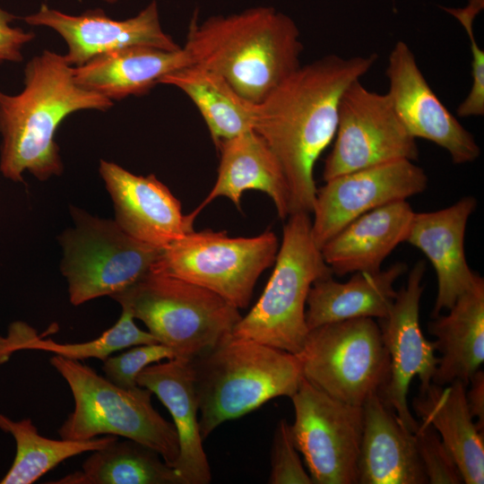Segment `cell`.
I'll use <instances>...</instances> for the list:
<instances>
[{
    "instance_id": "20",
    "label": "cell",
    "mask_w": 484,
    "mask_h": 484,
    "mask_svg": "<svg viewBox=\"0 0 484 484\" xmlns=\"http://www.w3.org/2000/svg\"><path fill=\"white\" fill-rule=\"evenodd\" d=\"M220 158L216 182L204 200L190 213L198 214L217 197L229 198L238 209L246 190H258L273 202L278 216H290V194L282 168L265 141L248 130L221 142L217 147Z\"/></svg>"
},
{
    "instance_id": "7",
    "label": "cell",
    "mask_w": 484,
    "mask_h": 484,
    "mask_svg": "<svg viewBox=\"0 0 484 484\" xmlns=\"http://www.w3.org/2000/svg\"><path fill=\"white\" fill-rule=\"evenodd\" d=\"M307 212L287 218L272 273L258 301L235 325L232 334L297 354L308 328L306 307L309 290L333 276L311 231Z\"/></svg>"
},
{
    "instance_id": "32",
    "label": "cell",
    "mask_w": 484,
    "mask_h": 484,
    "mask_svg": "<svg viewBox=\"0 0 484 484\" xmlns=\"http://www.w3.org/2000/svg\"><path fill=\"white\" fill-rule=\"evenodd\" d=\"M174 353L161 343L136 345L103 361L105 377L116 385L133 389L138 386L136 378L151 364L174 359Z\"/></svg>"
},
{
    "instance_id": "30",
    "label": "cell",
    "mask_w": 484,
    "mask_h": 484,
    "mask_svg": "<svg viewBox=\"0 0 484 484\" xmlns=\"http://www.w3.org/2000/svg\"><path fill=\"white\" fill-rule=\"evenodd\" d=\"M152 343L159 342L148 331L135 324L127 310L122 309L116 324L96 339L80 343H59L37 335L27 343L25 350L48 351L74 360L98 359L104 361L116 351Z\"/></svg>"
},
{
    "instance_id": "35",
    "label": "cell",
    "mask_w": 484,
    "mask_h": 484,
    "mask_svg": "<svg viewBox=\"0 0 484 484\" xmlns=\"http://www.w3.org/2000/svg\"><path fill=\"white\" fill-rule=\"evenodd\" d=\"M17 17L0 7V64L20 63L23 59V47L34 40L36 35L11 22Z\"/></svg>"
},
{
    "instance_id": "19",
    "label": "cell",
    "mask_w": 484,
    "mask_h": 484,
    "mask_svg": "<svg viewBox=\"0 0 484 484\" xmlns=\"http://www.w3.org/2000/svg\"><path fill=\"white\" fill-rule=\"evenodd\" d=\"M169 411L178 438V455L172 467L183 484H208L210 464L199 428L198 400L191 362L177 358L143 368L136 378Z\"/></svg>"
},
{
    "instance_id": "21",
    "label": "cell",
    "mask_w": 484,
    "mask_h": 484,
    "mask_svg": "<svg viewBox=\"0 0 484 484\" xmlns=\"http://www.w3.org/2000/svg\"><path fill=\"white\" fill-rule=\"evenodd\" d=\"M363 408L358 462L359 484H427L414 434L406 430L380 393Z\"/></svg>"
},
{
    "instance_id": "12",
    "label": "cell",
    "mask_w": 484,
    "mask_h": 484,
    "mask_svg": "<svg viewBox=\"0 0 484 484\" xmlns=\"http://www.w3.org/2000/svg\"><path fill=\"white\" fill-rule=\"evenodd\" d=\"M333 149L323 179L373 166L419 158L416 139L402 122L390 97L367 89L360 80L343 92Z\"/></svg>"
},
{
    "instance_id": "18",
    "label": "cell",
    "mask_w": 484,
    "mask_h": 484,
    "mask_svg": "<svg viewBox=\"0 0 484 484\" xmlns=\"http://www.w3.org/2000/svg\"><path fill=\"white\" fill-rule=\"evenodd\" d=\"M476 207L473 196H464L446 208L412 216L405 242L423 252L435 269L437 294L433 317L448 310L478 276L464 252L467 222Z\"/></svg>"
},
{
    "instance_id": "4",
    "label": "cell",
    "mask_w": 484,
    "mask_h": 484,
    "mask_svg": "<svg viewBox=\"0 0 484 484\" xmlns=\"http://www.w3.org/2000/svg\"><path fill=\"white\" fill-rule=\"evenodd\" d=\"M190 362L203 440L273 398H290L303 378L295 354L232 333Z\"/></svg>"
},
{
    "instance_id": "5",
    "label": "cell",
    "mask_w": 484,
    "mask_h": 484,
    "mask_svg": "<svg viewBox=\"0 0 484 484\" xmlns=\"http://www.w3.org/2000/svg\"><path fill=\"white\" fill-rule=\"evenodd\" d=\"M49 362L68 384L74 402L57 430L61 438L122 436L154 449L173 465L179 450L177 434L174 424L152 406L149 389L119 387L80 360L54 355Z\"/></svg>"
},
{
    "instance_id": "26",
    "label": "cell",
    "mask_w": 484,
    "mask_h": 484,
    "mask_svg": "<svg viewBox=\"0 0 484 484\" xmlns=\"http://www.w3.org/2000/svg\"><path fill=\"white\" fill-rule=\"evenodd\" d=\"M467 385L431 383L412 402L420 422L432 426L454 457L466 484L484 482L483 431L473 422L466 400Z\"/></svg>"
},
{
    "instance_id": "3",
    "label": "cell",
    "mask_w": 484,
    "mask_h": 484,
    "mask_svg": "<svg viewBox=\"0 0 484 484\" xmlns=\"http://www.w3.org/2000/svg\"><path fill=\"white\" fill-rule=\"evenodd\" d=\"M182 48L189 65L219 73L258 104L301 65L303 44L290 16L257 6L200 22L194 15Z\"/></svg>"
},
{
    "instance_id": "11",
    "label": "cell",
    "mask_w": 484,
    "mask_h": 484,
    "mask_svg": "<svg viewBox=\"0 0 484 484\" xmlns=\"http://www.w3.org/2000/svg\"><path fill=\"white\" fill-rule=\"evenodd\" d=\"M296 448L313 483L357 484L363 408L339 401L302 378L290 397Z\"/></svg>"
},
{
    "instance_id": "1",
    "label": "cell",
    "mask_w": 484,
    "mask_h": 484,
    "mask_svg": "<svg viewBox=\"0 0 484 484\" xmlns=\"http://www.w3.org/2000/svg\"><path fill=\"white\" fill-rule=\"evenodd\" d=\"M376 60V53L348 58L325 56L300 65L256 104L254 130L282 168L290 215L312 212L317 190L314 168L334 139L341 98Z\"/></svg>"
},
{
    "instance_id": "9",
    "label": "cell",
    "mask_w": 484,
    "mask_h": 484,
    "mask_svg": "<svg viewBox=\"0 0 484 484\" xmlns=\"http://www.w3.org/2000/svg\"><path fill=\"white\" fill-rule=\"evenodd\" d=\"M279 246L271 230L236 238L194 230L162 248L151 272L205 288L244 309L260 275L274 264Z\"/></svg>"
},
{
    "instance_id": "15",
    "label": "cell",
    "mask_w": 484,
    "mask_h": 484,
    "mask_svg": "<svg viewBox=\"0 0 484 484\" xmlns=\"http://www.w3.org/2000/svg\"><path fill=\"white\" fill-rule=\"evenodd\" d=\"M385 73L387 94L415 139L422 138L445 149L454 164L472 162L480 157L475 138L433 91L405 42L400 40L393 48Z\"/></svg>"
},
{
    "instance_id": "28",
    "label": "cell",
    "mask_w": 484,
    "mask_h": 484,
    "mask_svg": "<svg viewBox=\"0 0 484 484\" xmlns=\"http://www.w3.org/2000/svg\"><path fill=\"white\" fill-rule=\"evenodd\" d=\"M48 483L183 484V481L154 449L126 438L93 451L81 471Z\"/></svg>"
},
{
    "instance_id": "29",
    "label": "cell",
    "mask_w": 484,
    "mask_h": 484,
    "mask_svg": "<svg viewBox=\"0 0 484 484\" xmlns=\"http://www.w3.org/2000/svg\"><path fill=\"white\" fill-rule=\"evenodd\" d=\"M0 429L13 436L14 460L0 484H31L60 462L86 452L106 447L118 439L113 435L86 440L51 439L39 434L31 419L14 421L0 414Z\"/></svg>"
},
{
    "instance_id": "38",
    "label": "cell",
    "mask_w": 484,
    "mask_h": 484,
    "mask_svg": "<svg viewBox=\"0 0 484 484\" xmlns=\"http://www.w3.org/2000/svg\"><path fill=\"white\" fill-rule=\"evenodd\" d=\"M484 0H470L464 8H445L444 10L456 18L464 28L466 32L473 30V21L477 14L483 9Z\"/></svg>"
},
{
    "instance_id": "16",
    "label": "cell",
    "mask_w": 484,
    "mask_h": 484,
    "mask_svg": "<svg viewBox=\"0 0 484 484\" xmlns=\"http://www.w3.org/2000/svg\"><path fill=\"white\" fill-rule=\"evenodd\" d=\"M23 21L31 26L48 27L58 33L67 46L64 57L73 67L127 47L146 46L167 51L182 48L163 30L156 0L125 20L112 19L99 8L72 15L42 4L38 12L25 16Z\"/></svg>"
},
{
    "instance_id": "2",
    "label": "cell",
    "mask_w": 484,
    "mask_h": 484,
    "mask_svg": "<svg viewBox=\"0 0 484 484\" xmlns=\"http://www.w3.org/2000/svg\"><path fill=\"white\" fill-rule=\"evenodd\" d=\"M23 75L19 93L0 91V172L13 182H23L26 171L46 181L64 171L56 142L61 123L81 110L107 111L114 102L79 86L73 67L54 51L30 59Z\"/></svg>"
},
{
    "instance_id": "6",
    "label": "cell",
    "mask_w": 484,
    "mask_h": 484,
    "mask_svg": "<svg viewBox=\"0 0 484 484\" xmlns=\"http://www.w3.org/2000/svg\"><path fill=\"white\" fill-rule=\"evenodd\" d=\"M111 298L142 321L175 358L187 361L232 333L242 316L238 308L218 294L154 272Z\"/></svg>"
},
{
    "instance_id": "14",
    "label": "cell",
    "mask_w": 484,
    "mask_h": 484,
    "mask_svg": "<svg viewBox=\"0 0 484 484\" xmlns=\"http://www.w3.org/2000/svg\"><path fill=\"white\" fill-rule=\"evenodd\" d=\"M425 170L409 160L391 161L333 177L316 190L311 231L321 247L359 216L406 200L428 186Z\"/></svg>"
},
{
    "instance_id": "27",
    "label": "cell",
    "mask_w": 484,
    "mask_h": 484,
    "mask_svg": "<svg viewBox=\"0 0 484 484\" xmlns=\"http://www.w3.org/2000/svg\"><path fill=\"white\" fill-rule=\"evenodd\" d=\"M159 83L179 89L194 102L217 147L221 142L254 130L255 108L221 75L188 65L163 75Z\"/></svg>"
},
{
    "instance_id": "33",
    "label": "cell",
    "mask_w": 484,
    "mask_h": 484,
    "mask_svg": "<svg viewBox=\"0 0 484 484\" xmlns=\"http://www.w3.org/2000/svg\"><path fill=\"white\" fill-rule=\"evenodd\" d=\"M295 446L290 424L282 419L275 428L271 449L270 484H313Z\"/></svg>"
},
{
    "instance_id": "37",
    "label": "cell",
    "mask_w": 484,
    "mask_h": 484,
    "mask_svg": "<svg viewBox=\"0 0 484 484\" xmlns=\"http://www.w3.org/2000/svg\"><path fill=\"white\" fill-rule=\"evenodd\" d=\"M471 387L466 391V400L472 418L477 419L476 425L484 430V372L478 369L470 378Z\"/></svg>"
},
{
    "instance_id": "23",
    "label": "cell",
    "mask_w": 484,
    "mask_h": 484,
    "mask_svg": "<svg viewBox=\"0 0 484 484\" xmlns=\"http://www.w3.org/2000/svg\"><path fill=\"white\" fill-rule=\"evenodd\" d=\"M399 262L376 272H356L346 282L333 276L315 281L306 307L308 331L320 325L354 318H385L395 299V281L407 272Z\"/></svg>"
},
{
    "instance_id": "13",
    "label": "cell",
    "mask_w": 484,
    "mask_h": 484,
    "mask_svg": "<svg viewBox=\"0 0 484 484\" xmlns=\"http://www.w3.org/2000/svg\"><path fill=\"white\" fill-rule=\"evenodd\" d=\"M426 264L417 262L406 284L397 291L388 315L379 319L384 344L390 358V376L380 395L393 410L403 428L411 433L418 428L408 405V393L413 377L427 388L434 376L438 359L434 341L427 340L419 326V302Z\"/></svg>"
},
{
    "instance_id": "31",
    "label": "cell",
    "mask_w": 484,
    "mask_h": 484,
    "mask_svg": "<svg viewBox=\"0 0 484 484\" xmlns=\"http://www.w3.org/2000/svg\"><path fill=\"white\" fill-rule=\"evenodd\" d=\"M413 434L428 483H463L461 471L454 457L432 426L419 422L418 428Z\"/></svg>"
},
{
    "instance_id": "22",
    "label": "cell",
    "mask_w": 484,
    "mask_h": 484,
    "mask_svg": "<svg viewBox=\"0 0 484 484\" xmlns=\"http://www.w3.org/2000/svg\"><path fill=\"white\" fill-rule=\"evenodd\" d=\"M414 212L407 200L371 210L330 238L321 253L333 273L376 272L385 259L405 242Z\"/></svg>"
},
{
    "instance_id": "36",
    "label": "cell",
    "mask_w": 484,
    "mask_h": 484,
    "mask_svg": "<svg viewBox=\"0 0 484 484\" xmlns=\"http://www.w3.org/2000/svg\"><path fill=\"white\" fill-rule=\"evenodd\" d=\"M37 334L36 330L24 322L12 323L7 335H0V367L8 361L13 353L25 350L26 344Z\"/></svg>"
},
{
    "instance_id": "24",
    "label": "cell",
    "mask_w": 484,
    "mask_h": 484,
    "mask_svg": "<svg viewBox=\"0 0 484 484\" xmlns=\"http://www.w3.org/2000/svg\"><path fill=\"white\" fill-rule=\"evenodd\" d=\"M188 65L182 48L167 51L134 46L101 54L73 67V78L82 88L114 102L148 93L163 75Z\"/></svg>"
},
{
    "instance_id": "8",
    "label": "cell",
    "mask_w": 484,
    "mask_h": 484,
    "mask_svg": "<svg viewBox=\"0 0 484 484\" xmlns=\"http://www.w3.org/2000/svg\"><path fill=\"white\" fill-rule=\"evenodd\" d=\"M73 226L58 238L71 304L118 294L149 274L161 249L123 231L114 220L71 206Z\"/></svg>"
},
{
    "instance_id": "25",
    "label": "cell",
    "mask_w": 484,
    "mask_h": 484,
    "mask_svg": "<svg viewBox=\"0 0 484 484\" xmlns=\"http://www.w3.org/2000/svg\"><path fill=\"white\" fill-rule=\"evenodd\" d=\"M448 311L428 324L441 353L432 383L445 385L459 380L468 385L484 360L483 278L478 275Z\"/></svg>"
},
{
    "instance_id": "10",
    "label": "cell",
    "mask_w": 484,
    "mask_h": 484,
    "mask_svg": "<svg viewBox=\"0 0 484 484\" xmlns=\"http://www.w3.org/2000/svg\"><path fill=\"white\" fill-rule=\"evenodd\" d=\"M303 377L328 395L362 406L390 376V358L378 324L348 319L310 330L295 354Z\"/></svg>"
},
{
    "instance_id": "34",
    "label": "cell",
    "mask_w": 484,
    "mask_h": 484,
    "mask_svg": "<svg viewBox=\"0 0 484 484\" xmlns=\"http://www.w3.org/2000/svg\"><path fill=\"white\" fill-rule=\"evenodd\" d=\"M471 51V86L467 97L456 109L460 117L484 115V51L479 47L473 31L467 33Z\"/></svg>"
},
{
    "instance_id": "39",
    "label": "cell",
    "mask_w": 484,
    "mask_h": 484,
    "mask_svg": "<svg viewBox=\"0 0 484 484\" xmlns=\"http://www.w3.org/2000/svg\"><path fill=\"white\" fill-rule=\"evenodd\" d=\"M102 1H104V2H106L108 4H115V3L118 2V1H121V0H102Z\"/></svg>"
},
{
    "instance_id": "17",
    "label": "cell",
    "mask_w": 484,
    "mask_h": 484,
    "mask_svg": "<svg viewBox=\"0 0 484 484\" xmlns=\"http://www.w3.org/2000/svg\"><path fill=\"white\" fill-rule=\"evenodd\" d=\"M99 172L113 203L114 220L127 235L162 249L194 231V220L155 175L138 176L105 160Z\"/></svg>"
}]
</instances>
